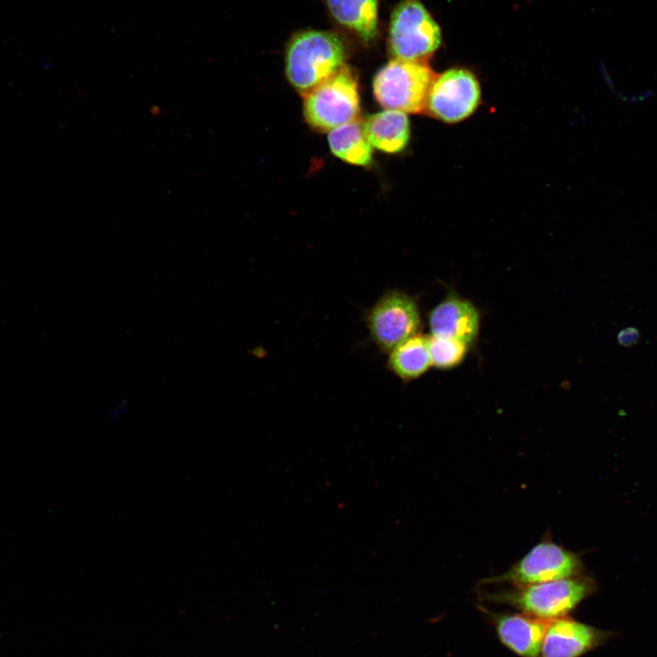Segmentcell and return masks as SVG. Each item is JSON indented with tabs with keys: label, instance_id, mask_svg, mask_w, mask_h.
I'll return each mask as SVG.
<instances>
[{
	"label": "cell",
	"instance_id": "obj_9",
	"mask_svg": "<svg viewBox=\"0 0 657 657\" xmlns=\"http://www.w3.org/2000/svg\"><path fill=\"white\" fill-rule=\"evenodd\" d=\"M614 632L597 629L567 616L548 620L540 657H580L604 644Z\"/></svg>",
	"mask_w": 657,
	"mask_h": 657
},
{
	"label": "cell",
	"instance_id": "obj_8",
	"mask_svg": "<svg viewBox=\"0 0 657 657\" xmlns=\"http://www.w3.org/2000/svg\"><path fill=\"white\" fill-rule=\"evenodd\" d=\"M481 101L476 77L462 68H450L435 76L427 99L426 110L445 123H457L470 117Z\"/></svg>",
	"mask_w": 657,
	"mask_h": 657
},
{
	"label": "cell",
	"instance_id": "obj_10",
	"mask_svg": "<svg viewBox=\"0 0 657 657\" xmlns=\"http://www.w3.org/2000/svg\"><path fill=\"white\" fill-rule=\"evenodd\" d=\"M432 336L472 344L479 331V314L474 306L454 295L448 296L429 315Z\"/></svg>",
	"mask_w": 657,
	"mask_h": 657
},
{
	"label": "cell",
	"instance_id": "obj_14",
	"mask_svg": "<svg viewBox=\"0 0 657 657\" xmlns=\"http://www.w3.org/2000/svg\"><path fill=\"white\" fill-rule=\"evenodd\" d=\"M388 368L403 381L415 380L432 366L429 338L415 334L389 352Z\"/></svg>",
	"mask_w": 657,
	"mask_h": 657
},
{
	"label": "cell",
	"instance_id": "obj_1",
	"mask_svg": "<svg viewBox=\"0 0 657 657\" xmlns=\"http://www.w3.org/2000/svg\"><path fill=\"white\" fill-rule=\"evenodd\" d=\"M346 55V46L336 33L298 31L287 45V78L304 96L333 77L344 66Z\"/></svg>",
	"mask_w": 657,
	"mask_h": 657
},
{
	"label": "cell",
	"instance_id": "obj_12",
	"mask_svg": "<svg viewBox=\"0 0 657 657\" xmlns=\"http://www.w3.org/2000/svg\"><path fill=\"white\" fill-rule=\"evenodd\" d=\"M372 147L386 152L404 150L410 140V122L406 113L386 110L370 116L363 123Z\"/></svg>",
	"mask_w": 657,
	"mask_h": 657
},
{
	"label": "cell",
	"instance_id": "obj_16",
	"mask_svg": "<svg viewBox=\"0 0 657 657\" xmlns=\"http://www.w3.org/2000/svg\"><path fill=\"white\" fill-rule=\"evenodd\" d=\"M429 348L432 365L439 369H450L463 361L468 345L455 339L432 336L429 338Z\"/></svg>",
	"mask_w": 657,
	"mask_h": 657
},
{
	"label": "cell",
	"instance_id": "obj_3",
	"mask_svg": "<svg viewBox=\"0 0 657 657\" xmlns=\"http://www.w3.org/2000/svg\"><path fill=\"white\" fill-rule=\"evenodd\" d=\"M434 78L426 61L393 58L375 75L374 96L386 110L420 113L426 110Z\"/></svg>",
	"mask_w": 657,
	"mask_h": 657
},
{
	"label": "cell",
	"instance_id": "obj_15",
	"mask_svg": "<svg viewBox=\"0 0 657 657\" xmlns=\"http://www.w3.org/2000/svg\"><path fill=\"white\" fill-rule=\"evenodd\" d=\"M328 144L332 153L344 162L360 166L371 162L373 147L358 120L329 131Z\"/></svg>",
	"mask_w": 657,
	"mask_h": 657
},
{
	"label": "cell",
	"instance_id": "obj_13",
	"mask_svg": "<svg viewBox=\"0 0 657 657\" xmlns=\"http://www.w3.org/2000/svg\"><path fill=\"white\" fill-rule=\"evenodd\" d=\"M329 14L364 42L378 35L379 0H326Z\"/></svg>",
	"mask_w": 657,
	"mask_h": 657
},
{
	"label": "cell",
	"instance_id": "obj_17",
	"mask_svg": "<svg viewBox=\"0 0 657 657\" xmlns=\"http://www.w3.org/2000/svg\"><path fill=\"white\" fill-rule=\"evenodd\" d=\"M640 339V332L636 328H625L618 333V343L622 347H631L638 343Z\"/></svg>",
	"mask_w": 657,
	"mask_h": 657
},
{
	"label": "cell",
	"instance_id": "obj_7",
	"mask_svg": "<svg viewBox=\"0 0 657 657\" xmlns=\"http://www.w3.org/2000/svg\"><path fill=\"white\" fill-rule=\"evenodd\" d=\"M582 571V561L577 554L546 538L536 544L507 571L490 581L522 587L581 575Z\"/></svg>",
	"mask_w": 657,
	"mask_h": 657
},
{
	"label": "cell",
	"instance_id": "obj_2",
	"mask_svg": "<svg viewBox=\"0 0 657 657\" xmlns=\"http://www.w3.org/2000/svg\"><path fill=\"white\" fill-rule=\"evenodd\" d=\"M595 590V581L581 574L515 587L492 595L491 600L509 604L526 614L549 620L566 617Z\"/></svg>",
	"mask_w": 657,
	"mask_h": 657
},
{
	"label": "cell",
	"instance_id": "obj_6",
	"mask_svg": "<svg viewBox=\"0 0 657 657\" xmlns=\"http://www.w3.org/2000/svg\"><path fill=\"white\" fill-rule=\"evenodd\" d=\"M421 318L414 298L402 291L384 293L366 315V325L375 345L385 352L417 334Z\"/></svg>",
	"mask_w": 657,
	"mask_h": 657
},
{
	"label": "cell",
	"instance_id": "obj_4",
	"mask_svg": "<svg viewBox=\"0 0 657 657\" xmlns=\"http://www.w3.org/2000/svg\"><path fill=\"white\" fill-rule=\"evenodd\" d=\"M441 43L440 26L420 0H402L394 7L388 35L393 58L426 61Z\"/></svg>",
	"mask_w": 657,
	"mask_h": 657
},
{
	"label": "cell",
	"instance_id": "obj_5",
	"mask_svg": "<svg viewBox=\"0 0 657 657\" xmlns=\"http://www.w3.org/2000/svg\"><path fill=\"white\" fill-rule=\"evenodd\" d=\"M360 96L354 73L344 65L333 77L304 95L308 123L320 131L357 120Z\"/></svg>",
	"mask_w": 657,
	"mask_h": 657
},
{
	"label": "cell",
	"instance_id": "obj_11",
	"mask_svg": "<svg viewBox=\"0 0 657 657\" xmlns=\"http://www.w3.org/2000/svg\"><path fill=\"white\" fill-rule=\"evenodd\" d=\"M548 623L526 613L505 614L495 619V629L501 642L517 655L540 657Z\"/></svg>",
	"mask_w": 657,
	"mask_h": 657
}]
</instances>
